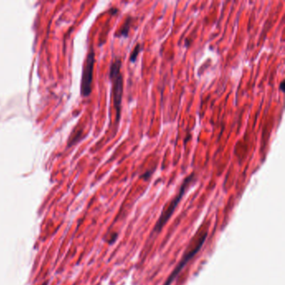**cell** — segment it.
I'll return each instance as SVG.
<instances>
[{"instance_id": "cell-1", "label": "cell", "mask_w": 285, "mask_h": 285, "mask_svg": "<svg viewBox=\"0 0 285 285\" xmlns=\"http://www.w3.org/2000/svg\"><path fill=\"white\" fill-rule=\"evenodd\" d=\"M122 61L116 59L113 61L110 70V77L112 82L113 104L116 111V122L121 118L122 110V94H123V77L121 72Z\"/></svg>"}, {"instance_id": "cell-2", "label": "cell", "mask_w": 285, "mask_h": 285, "mask_svg": "<svg viewBox=\"0 0 285 285\" xmlns=\"http://www.w3.org/2000/svg\"><path fill=\"white\" fill-rule=\"evenodd\" d=\"M194 173H191V175L186 178L183 181L181 188H180L179 192L178 194L176 195V197L172 201L170 205L168 206L166 211H163L160 216V219L158 220L157 224H156L155 228H154V233H158L164 227V225L167 223V222L170 219L171 217L173 215V212L176 209V206L178 205L180 203V201L182 199V196L185 194L186 191L188 189L189 185L191 184V182L194 180Z\"/></svg>"}, {"instance_id": "cell-3", "label": "cell", "mask_w": 285, "mask_h": 285, "mask_svg": "<svg viewBox=\"0 0 285 285\" xmlns=\"http://www.w3.org/2000/svg\"><path fill=\"white\" fill-rule=\"evenodd\" d=\"M95 52L92 48L86 56L81 79V94L83 96H88L91 92V84L94 70Z\"/></svg>"}, {"instance_id": "cell-4", "label": "cell", "mask_w": 285, "mask_h": 285, "mask_svg": "<svg viewBox=\"0 0 285 285\" xmlns=\"http://www.w3.org/2000/svg\"><path fill=\"white\" fill-rule=\"evenodd\" d=\"M206 236H207V233H206L204 236L201 238L199 242L197 243V245L195 246L194 249H191L189 252L186 253L185 256L182 258V260L180 261L179 264L176 265V267L174 269L173 273H171L170 276L168 277V279H167L166 282L164 283L163 285H172V283L176 279V277L178 276V274L181 273L182 269L185 267L186 264H188V262L191 260V258H193L195 255L200 251L202 247L204 246V242L206 241Z\"/></svg>"}, {"instance_id": "cell-5", "label": "cell", "mask_w": 285, "mask_h": 285, "mask_svg": "<svg viewBox=\"0 0 285 285\" xmlns=\"http://www.w3.org/2000/svg\"><path fill=\"white\" fill-rule=\"evenodd\" d=\"M131 17H128L126 21H125L124 25H122V27L116 33H115V37H127L129 31H130V23H131Z\"/></svg>"}, {"instance_id": "cell-6", "label": "cell", "mask_w": 285, "mask_h": 285, "mask_svg": "<svg viewBox=\"0 0 285 285\" xmlns=\"http://www.w3.org/2000/svg\"><path fill=\"white\" fill-rule=\"evenodd\" d=\"M141 50H142V47H141V45H140V44H137V46H136V47L134 48L133 50L131 51V54H130V62L134 63L135 61H137V56H138V55H139V53L141 52Z\"/></svg>"}, {"instance_id": "cell-7", "label": "cell", "mask_w": 285, "mask_h": 285, "mask_svg": "<svg viewBox=\"0 0 285 285\" xmlns=\"http://www.w3.org/2000/svg\"><path fill=\"white\" fill-rule=\"evenodd\" d=\"M151 174H152V172H148V173H145L144 175H142V177H143V178H145V179H147L149 176H151Z\"/></svg>"}, {"instance_id": "cell-8", "label": "cell", "mask_w": 285, "mask_h": 285, "mask_svg": "<svg viewBox=\"0 0 285 285\" xmlns=\"http://www.w3.org/2000/svg\"><path fill=\"white\" fill-rule=\"evenodd\" d=\"M280 90L282 91H285V81L281 82V85H280Z\"/></svg>"}, {"instance_id": "cell-9", "label": "cell", "mask_w": 285, "mask_h": 285, "mask_svg": "<svg viewBox=\"0 0 285 285\" xmlns=\"http://www.w3.org/2000/svg\"></svg>"}]
</instances>
